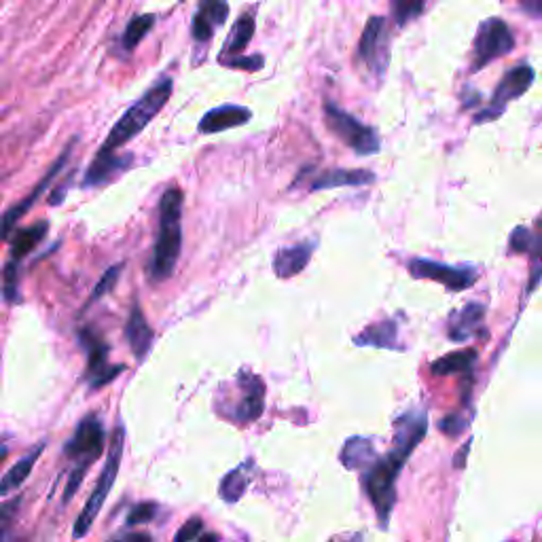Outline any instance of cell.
Segmentation results:
<instances>
[{
	"mask_svg": "<svg viewBox=\"0 0 542 542\" xmlns=\"http://www.w3.org/2000/svg\"><path fill=\"white\" fill-rule=\"evenodd\" d=\"M426 430H429L426 409H411L403 413L394 424V448L384 458H378L371 468H367L365 488L381 527L388 526L394 502H397V479L400 470L424 439Z\"/></svg>",
	"mask_w": 542,
	"mask_h": 542,
	"instance_id": "6da1fadb",
	"label": "cell"
},
{
	"mask_svg": "<svg viewBox=\"0 0 542 542\" xmlns=\"http://www.w3.org/2000/svg\"><path fill=\"white\" fill-rule=\"evenodd\" d=\"M182 208L184 195L178 187H170L159 202V229L151 261V278L155 282L168 280L176 270L182 251Z\"/></svg>",
	"mask_w": 542,
	"mask_h": 542,
	"instance_id": "7a4b0ae2",
	"label": "cell"
},
{
	"mask_svg": "<svg viewBox=\"0 0 542 542\" xmlns=\"http://www.w3.org/2000/svg\"><path fill=\"white\" fill-rule=\"evenodd\" d=\"M172 87H174L172 85V81L163 79L159 81L157 85H153L138 102H133V104L123 113V117L114 123V127L104 138V143H102L98 153H111L113 155V153H117L121 149V146L136 138L138 133L157 117L159 111L168 104Z\"/></svg>",
	"mask_w": 542,
	"mask_h": 542,
	"instance_id": "3957f363",
	"label": "cell"
},
{
	"mask_svg": "<svg viewBox=\"0 0 542 542\" xmlns=\"http://www.w3.org/2000/svg\"><path fill=\"white\" fill-rule=\"evenodd\" d=\"M123 443H125V432H123V429H121V426H117V429H114V432H113L111 449H108L106 464H104V468H102L98 486H95L94 494L89 496V500L85 502V507H83L81 515L74 521V530H73L74 538L87 537V532L92 530L95 517L100 515V508L104 507L108 494H111L114 481H117L121 458H123Z\"/></svg>",
	"mask_w": 542,
	"mask_h": 542,
	"instance_id": "277c9868",
	"label": "cell"
},
{
	"mask_svg": "<svg viewBox=\"0 0 542 542\" xmlns=\"http://www.w3.org/2000/svg\"><path fill=\"white\" fill-rule=\"evenodd\" d=\"M324 121H327L329 130L335 133L341 143H346L350 149L359 153V155H373L379 151V136L373 127L360 123L352 114L341 111L333 102L324 104Z\"/></svg>",
	"mask_w": 542,
	"mask_h": 542,
	"instance_id": "5b68a950",
	"label": "cell"
},
{
	"mask_svg": "<svg viewBox=\"0 0 542 542\" xmlns=\"http://www.w3.org/2000/svg\"><path fill=\"white\" fill-rule=\"evenodd\" d=\"M513 47H515V36L505 19L500 17L486 19V22L479 25V30H477V36H475L473 68L479 70L483 66H488L489 62L498 60V57L507 55L508 51H513Z\"/></svg>",
	"mask_w": 542,
	"mask_h": 542,
	"instance_id": "8992f818",
	"label": "cell"
},
{
	"mask_svg": "<svg viewBox=\"0 0 542 542\" xmlns=\"http://www.w3.org/2000/svg\"><path fill=\"white\" fill-rule=\"evenodd\" d=\"M388 55H390V32L384 17H371L362 30L359 43V60L375 74L386 70Z\"/></svg>",
	"mask_w": 542,
	"mask_h": 542,
	"instance_id": "52a82bcc",
	"label": "cell"
},
{
	"mask_svg": "<svg viewBox=\"0 0 542 542\" xmlns=\"http://www.w3.org/2000/svg\"><path fill=\"white\" fill-rule=\"evenodd\" d=\"M532 83H534V70L532 66H527V64H519V66L508 70V73L502 76L498 87H496V94L492 98V104L488 108V113L479 114L477 121L498 117V114L505 111L508 102L521 98V95L532 87Z\"/></svg>",
	"mask_w": 542,
	"mask_h": 542,
	"instance_id": "ba28073f",
	"label": "cell"
},
{
	"mask_svg": "<svg viewBox=\"0 0 542 542\" xmlns=\"http://www.w3.org/2000/svg\"><path fill=\"white\" fill-rule=\"evenodd\" d=\"M70 151H73V146H66V149H64L62 155L57 157L55 162H54V165H51V168L47 170V174H44V176L41 178V182H38L36 187L32 189L30 193L25 195L22 202H17L15 206H11L9 210H6V212H5L3 216H0V241L9 238V233L13 232V229L17 227L19 219H22V216H24L25 212H28V210H30L32 206H34V203L38 202V197H41V195L44 193V191L49 189V184L54 182V178H57V174H60L64 165H66L68 157H70Z\"/></svg>",
	"mask_w": 542,
	"mask_h": 542,
	"instance_id": "9c48e42d",
	"label": "cell"
},
{
	"mask_svg": "<svg viewBox=\"0 0 542 542\" xmlns=\"http://www.w3.org/2000/svg\"><path fill=\"white\" fill-rule=\"evenodd\" d=\"M104 448V429H102L100 419L95 416H87L79 424V429L66 445V456L76 460V464L87 462L92 464L98 460Z\"/></svg>",
	"mask_w": 542,
	"mask_h": 542,
	"instance_id": "30bf717a",
	"label": "cell"
},
{
	"mask_svg": "<svg viewBox=\"0 0 542 542\" xmlns=\"http://www.w3.org/2000/svg\"><path fill=\"white\" fill-rule=\"evenodd\" d=\"M411 276L432 280L448 286L449 291H467L477 282V273L473 270H458V267H449L445 263H435V261L413 259L409 263Z\"/></svg>",
	"mask_w": 542,
	"mask_h": 542,
	"instance_id": "8fae6325",
	"label": "cell"
},
{
	"mask_svg": "<svg viewBox=\"0 0 542 542\" xmlns=\"http://www.w3.org/2000/svg\"><path fill=\"white\" fill-rule=\"evenodd\" d=\"M81 343L87 350V373L89 381H92V388H102L106 386L108 381L117 378V375L123 371V367L114 365L111 367L106 362L108 359V346L100 340L94 330H81Z\"/></svg>",
	"mask_w": 542,
	"mask_h": 542,
	"instance_id": "7c38bea8",
	"label": "cell"
},
{
	"mask_svg": "<svg viewBox=\"0 0 542 542\" xmlns=\"http://www.w3.org/2000/svg\"><path fill=\"white\" fill-rule=\"evenodd\" d=\"M251 119H252V113L251 108L246 106H238V104L216 106L200 119V132L202 133L227 132V130H233V127L246 125Z\"/></svg>",
	"mask_w": 542,
	"mask_h": 542,
	"instance_id": "4fadbf2b",
	"label": "cell"
},
{
	"mask_svg": "<svg viewBox=\"0 0 542 542\" xmlns=\"http://www.w3.org/2000/svg\"><path fill=\"white\" fill-rule=\"evenodd\" d=\"M229 3L227 0H202L200 9L193 17V38L197 43H208L214 30L227 22Z\"/></svg>",
	"mask_w": 542,
	"mask_h": 542,
	"instance_id": "5bb4252c",
	"label": "cell"
},
{
	"mask_svg": "<svg viewBox=\"0 0 542 542\" xmlns=\"http://www.w3.org/2000/svg\"><path fill=\"white\" fill-rule=\"evenodd\" d=\"M240 386L241 390H244V399H241L238 407V416L235 418H238L241 424L254 422V419L261 418V413L265 409V384L257 375L241 373Z\"/></svg>",
	"mask_w": 542,
	"mask_h": 542,
	"instance_id": "9a60e30c",
	"label": "cell"
},
{
	"mask_svg": "<svg viewBox=\"0 0 542 542\" xmlns=\"http://www.w3.org/2000/svg\"><path fill=\"white\" fill-rule=\"evenodd\" d=\"M311 254H314V241H301V244L280 248L273 257V271L278 278H295L308 267Z\"/></svg>",
	"mask_w": 542,
	"mask_h": 542,
	"instance_id": "2e32d148",
	"label": "cell"
},
{
	"mask_svg": "<svg viewBox=\"0 0 542 542\" xmlns=\"http://www.w3.org/2000/svg\"><path fill=\"white\" fill-rule=\"evenodd\" d=\"M125 337L133 356H136V360L143 362L153 346V329L149 327V322H146L144 311L138 303L132 305L130 318H127L125 324Z\"/></svg>",
	"mask_w": 542,
	"mask_h": 542,
	"instance_id": "e0dca14e",
	"label": "cell"
},
{
	"mask_svg": "<svg viewBox=\"0 0 542 542\" xmlns=\"http://www.w3.org/2000/svg\"><path fill=\"white\" fill-rule=\"evenodd\" d=\"M127 165H130V157H121L117 153H98L94 157V162L89 163L83 178V187H100L108 181H113L114 176H119Z\"/></svg>",
	"mask_w": 542,
	"mask_h": 542,
	"instance_id": "ac0fdd59",
	"label": "cell"
},
{
	"mask_svg": "<svg viewBox=\"0 0 542 542\" xmlns=\"http://www.w3.org/2000/svg\"><path fill=\"white\" fill-rule=\"evenodd\" d=\"M483 316H486V308L481 303H468L460 311H454L449 320V340L468 341L481 329Z\"/></svg>",
	"mask_w": 542,
	"mask_h": 542,
	"instance_id": "d6986e66",
	"label": "cell"
},
{
	"mask_svg": "<svg viewBox=\"0 0 542 542\" xmlns=\"http://www.w3.org/2000/svg\"><path fill=\"white\" fill-rule=\"evenodd\" d=\"M47 229H49L47 221H38V222H34V225L19 229V232L15 233V238H13V241H11L9 265L19 267V261H22L24 257H28V254L34 251V248L41 244L44 238H47Z\"/></svg>",
	"mask_w": 542,
	"mask_h": 542,
	"instance_id": "ffe728a7",
	"label": "cell"
},
{
	"mask_svg": "<svg viewBox=\"0 0 542 542\" xmlns=\"http://www.w3.org/2000/svg\"><path fill=\"white\" fill-rule=\"evenodd\" d=\"M375 181V174L367 170H329L318 174L311 181V189H335V187H360Z\"/></svg>",
	"mask_w": 542,
	"mask_h": 542,
	"instance_id": "44dd1931",
	"label": "cell"
},
{
	"mask_svg": "<svg viewBox=\"0 0 542 542\" xmlns=\"http://www.w3.org/2000/svg\"><path fill=\"white\" fill-rule=\"evenodd\" d=\"M397 340H399L397 322L384 320V322H378V324H371V327H367L359 337H354V343L356 346L397 350L399 348Z\"/></svg>",
	"mask_w": 542,
	"mask_h": 542,
	"instance_id": "7402d4cb",
	"label": "cell"
},
{
	"mask_svg": "<svg viewBox=\"0 0 542 542\" xmlns=\"http://www.w3.org/2000/svg\"><path fill=\"white\" fill-rule=\"evenodd\" d=\"M43 449H44L43 443L36 445V448L32 449L30 454H25L22 460L13 464V467L9 468V473H6L3 479H0V498H3V496H9L11 492H15V489L22 486L25 479H28L32 468H34V464L38 460V456L43 454Z\"/></svg>",
	"mask_w": 542,
	"mask_h": 542,
	"instance_id": "603a6c76",
	"label": "cell"
},
{
	"mask_svg": "<svg viewBox=\"0 0 542 542\" xmlns=\"http://www.w3.org/2000/svg\"><path fill=\"white\" fill-rule=\"evenodd\" d=\"M375 460H378V458H375V448L369 439H350L346 448L341 451L343 467L352 470L371 468Z\"/></svg>",
	"mask_w": 542,
	"mask_h": 542,
	"instance_id": "cb8c5ba5",
	"label": "cell"
},
{
	"mask_svg": "<svg viewBox=\"0 0 542 542\" xmlns=\"http://www.w3.org/2000/svg\"><path fill=\"white\" fill-rule=\"evenodd\" d=\"M252 36H254V15L252 13H244V15L235 22L232 32H229V36H227L225 44H222V51L219 57L227 55V54H229V57H235L240 51H244L248 47V43L252 41ZM222 60H227V57H222Z\"/></svg>",
	"mask_w": 542,
	"mask_h": 542,
	"instance_id": "d4e9b609",
	"label": "cell"
},
{
	"mask_svg": "<svg viewBox=\"0 0 542 542\" xmlns=\"http://www.w3.org/2000/svg\"><path fill=\"white\" fill-rule=\"evenodd\" d=\"M477 360V352L473 350H460V352H451L443 359L432 362V373L435 375H458L473 371V365Z\"/></svg>",
	"mask_w": 542,
	"mask_h": 542,
	"instance_id": "484cf974",
	"label": "cell"
},
{
	"mask_svg": "<svg viewBox=\"0 0 542 542\" xmlns=\"http://www.w3.org/2000/svg\"><path fill=\"white\" fill-rule=\"evenodd\" d=\"M153 24H155V15H153V13H144V15L132 17L123 32V36H121V47L125 51L136 49L140 41H143V38L151 32Z\"/></svg>",
	"mask_w": 542,
	"mask_h": 542,
	"instance_id": "4316f807",
	"label": "cell"
},
{
	"mask_svg": "<svg viewBox=\"0 0 542 542\" xmlns=\"http://www.w3.org/2000/svg\"><path fill=\"white\" fill-rule=\"evenodd\" d=\"M246 475H241V468L229 473L221 483V496L225 502H238L241 494L246 492Z\"/></svg>",
	"mask_w": 542,
	"mask_h": 542,
	"instance_id": "83f0119b",
	"label": "cell"
},
{
	"mask_svg": "<svg viewBox=\"0 0 542 542\" xmlns=\"http://www.w3.org/2000/svg\"><path fill=\"white\" fill-rule=\"evenodd\" d=\"M392 15L399 25H405L424 11V0H390Z\"/></svg>",
	"mask_w": 542,
	"mask_h": 542,
	"instance_id": "f1b7e54d",
	"label": "cell"
},
{
	"mask_svg": "<svg viewBox=\"0 0 542 542\" xmlns=\"http://www.w3.org/2000/svg\"><path fill=\"white\" fill-rule=\"evenodd\" d=\"M121 271H123V265H113L108 267V270L104 271V276H102L98 280V284H95V289L92 292V297H89V303L94 301H100L102 297L106 295V292H111L114 286H117V280L121 276Z\"/></svg>",
	"mask_w": 542,
	"mask_h": 542,
	"instance_id": "f546056e",
	"label": "cell"
},
{
	"mask_svg": "<svg viewBox=\"0 0 542 542\" xmlns=\"http://www.w3.org/2000/svg\"><path fill=\"white\" fill-rule=\"evenodd\" d=\"M19 502H22V498H13V500L6 502V505L0 507V542L6 540L13 524H15Z\"/></svg>",
	"mask_w": 542,
	"mask_h": 542,
	"instance_id": "4dcf8cb0",
	"label": "cell"
},
{
	"mask_svg": "<svg viewBox=\"0 0 542 542\" xmlns=\"http://www.w3.org/2000/svg\"><path fill=\"white\" fill-rule=\"evenodd\" d=\"M222 66L235 68V70H246V73H257L265 66L263 55H238V57H227V60H221Z\"/></svg>",
	"mask_w": 542,
	"mask_h": 542,
	"instance_id": "1f68e13d",
	"label": "cell"
},
{
	"mask_svg": "<svg viewBox=\"0 0 542 542\" xmlns=\"http://www.w3.org/2000/svg\"><path fill=\"white\" fill-rule=\"evenodd\" d=\"M508 248L513 252H532L534 248V232L526 227H517L511 233V240H508Z\"/></svg>",
	"mask_w": 542,
	"mask_h": 542,
	"instance_id": "d6a6232c",
	"label": "cell"
},
{
	"mask_svg": "<svg viewBox=\"0 0 542 542\" xmlns=\"http://www.w3.org/2000/svg\"><path fill=\"white\" fill-rule=\"evenodd\" d=\"M89 467H92V464H87V462L76 464V468L73 470V475H70V479L66 483V489H64V502H70V498H73L76 489L81 488V483H83V479H85Z\"/></svg>",
	"mask_w": 542,
	"mask_h": 542,
	"instance_id": "836d02e7",
	"label": "cell"
},
{
	"mask_svg": "<svg viewBox=\"0 0 542 542\" xmlns=\"http://www.w3.org/2000/svg\"><path fill=\"white\" fill-rule=\"evenodd\" d=\"M155 505H151V502H146V505H138L132 508L130 517H127V526H138V524H146V521H151L155 517Z\"/></svg>",
	"mask_w": 542,
	"mask_h": 542,
	"instance_id": "e575fe53",
	"label": "cell"
},
{
	"mask_svg": "<svg viewBox=\"0 0 542 542\" xmlns=\"http://www.w3.org/2000/svg\"><path fill=\"white\" fill-rule=\"evenodd\" d=\"M202 519L195 517V519H189L187 524H184L178 534L174 537V542H193L197 537L202 534Z\"/></svg>",
	"mask_w": 542,
	"mask_h": 542,
	"instance_id": "d590c367",
	"label": "cell"
},
{
	"mask_svg": "<svg viewBox=\"0 0 542 542\" xmlns=\"http://www.w3.org/2000/svg\"><path fill=\"white\" fill-rule=\"evenodd\" d=\"M439 429H441L448 437H458L464 429H467V424H464L458 416H448L441 424H439Z\"/></svg>",
	"mask_w": 542,
	"mask_h": 542,
	"instance_id": "8d00e7d4",
	"label": "cell"
},
{
	"mask_svg": "<svg viewBox=\"0 0 542 542\" xmlns=\"http://www.w3.org/2000/svg\"><path fill=\"white\" fill-rule=\"evenodd\" d=\"M521 5H524L526 11L542 15V0H521Z\"/></svg>",
	"mask_w": 542,
	"mask_h": 542,
	"instance_id": "74e56055",
	"label": "cell"
},
{
	"mask_svg": "<svg viewBox=\"0 0 542 542\" xmlns=\"http://www.w3.org/2000/svg\"><path fill=\"white\" fill-rule=\"evenodd\" d=\"M125 542H151V537H149V534L136 532V534H130V537L125 538Z\"/></svg>",
	"mask_w": 542,
	"mask_h": 542,
	"instance_id": "f35d334b",
	"label": "cell"
},
{
	"mask_svg": "<svg viewBox=\"0 0 542 542\" xmlns=\"http://www.w3.org/2000/svg\"><path fill=\"white\" fill-rule=\"evenodd\" d=\"M5 458H6V448L5 445H0V464L5 462Z\"/></svg>",
	"mask_w": 542,
	"mask_h": 542,
	"instance_id": "ab89813d",
	"label": "cell"
},
{
	"mask_svg": "<svg viewBox=\"0 0 542 542\" xmlns=\"http://www.w3.org/2000/svg\"><path fill=\"white\" fill-rule=\"evenodd\" d=\"M333 542H360V537H350L346 540H333Z\"/></svg>",
	"mask_w": 542,
	"mask_h": 542,
	"instance_id": "60d3db41",
	"label": "cell"
}]
</instances>
